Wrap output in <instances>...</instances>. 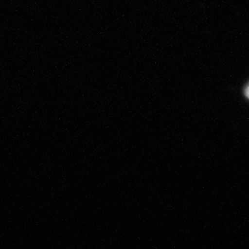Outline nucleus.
<instances>
[{"mask_svg": "<svg viewBox=\"0 0 249 249\" xmlns=\"http://www.w3.org/2000/svg\"><path fill=\"white\" fill-rule=\"evenodd\" d=\"M246 96L249 99V84L248 85V87H247V89H246Z\"/></svg>", "mask_w": 249, "mask_h": 249, "instance_id": "obj_1", "label": "nucleus"}]
</instances>
